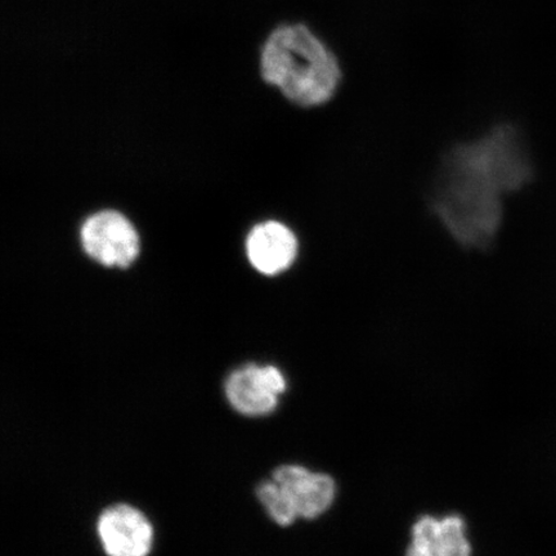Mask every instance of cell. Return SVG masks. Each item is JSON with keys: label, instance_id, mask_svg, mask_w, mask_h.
<instances>
[{"label": "cell", "instance_id": "cell-1", "mask_svg": "<svg viewBox=\"0 0 556 556\" xmlns=\"http://www.w3.org/2000/svg\"><path fill=\"white\" fill-rule=\"evenodd\" d=\"M530 177L517 135L500 127L475 142L456 146L443 159L433 192V211L464 248L490 245L503 219L505 194Z\"/></svg>", "mask_w": 556, "mask_h": 556}, {"label": "cell", "instance_id": "cell-2", "mask_svg": "<svg viewBox=\"0 0 556 556\" xmlns=\"http://www.w3.org/2000/svg\"><path fill=\"white\" fill-rule=\"evenodd\" d=\"M260 67L267 85L303 108L329 102L342 79L336 55L301 24L281 25L268 35Z\"/></svg>", "mask_w": 556, "mask_h": 556}, {"label": "cell", "instance_id": "cell-3", "mask_svg": "<svg viewBox=\"0 0 556 556\" xmlns=\"http://www.w3.org/2000/svg\"><path fill=\"white\" fill-rule=\"evenodd\" d=\"M337 492L332 477L298 464L281 465L273 478L256 486V497L264 510L282 527L293 525L296 519L323 517L336 502Z\"/></svg>", "mask_w": 556, "mask_h": 556}, {"label": "cell", "instance_id": "cell-4", "mask_svg": "<svg viewBox=\"0 0 556 556\" xmlns=\"http://www.w3.org/2000/svg\"><path fill=\"white\" fill-rule=\"evenodd\" d=\"M80 238L89 258L104 267H128L139 254L135 226L115 211H102L89 217L81 227Z\"/></svg>", "mask_w": 556, "mask_h": 556}, {"label": "cell", "instance_id": "cell-5", "mask_svg": "<svg viewBox=\"0 0 556 556\" xmlns=\"http://www.w3.org/2000/svg\"><path fill=\"white\" fill-rule=\"evenodd\" d=\"M287 389V377L273 365H243L228 375L225 384L229 405L248 417L275 413Z\"/></svg>", "mask_w": 556, "mask_h": 556}, {"label": "cell", "instance_id": "cell-6", "mask_svg": "<svg viewBox=\"0 0 556 556\" xmlns=\"http://www.w3.org/2000/svg\"><path fill=\"white\" fill-rule=\"evenodd\" d=\"M97 533L109 556H148L154 545L150 520L127 504L108 507L97 521Z\"/></svg>", "mask_w": 556, "mask_h": 556}, {"label": "cell", "instance_id": "cell-7", "mask_svg": "<svg viewBox=\"0 0 556 556\" xmlns=\"http://www.w3.org/2000/svg\"><path fill=\"white\" fill-rule=\"evenodd\" d=\"M405 556H472L465 520L457 514L420 517Z\"/></svg>", "mask_w": 556, "mask_h": 556}, {"label": "cell", "instance_id": "cell-8", "mask_svg": "<svg viewBox=\"0 0 556 556\" xmlns=\"http://www.w3.org/2000/svg\"><path fill=\"white\" fill-rule=\"evenodd\" d=\"M298 250L294 232L276 220L255 226L247 239L248 260L264 276H277L288 270L296 260Z\"/></svg>", "mask_w": 556, "mask_h": 556}]
</instances>
